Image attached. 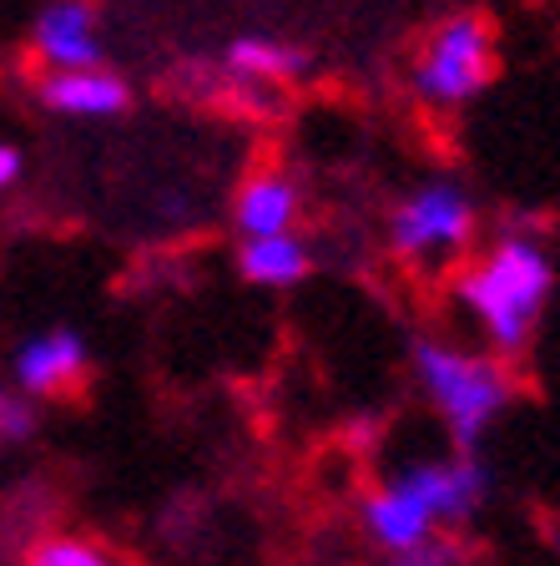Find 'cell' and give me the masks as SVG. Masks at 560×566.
Returning <instances> with one entry per match:
<instances>
[{
	"mask_svg": "<svg viewBox=\"0 0 560 566\" xmlns=\"http://www.w3.org/2000/svg\"><path fill=\"white\" fill-rule=\"evenodd\" d=\"M450 294L479 324L495 354H520L536 339V324L556 294V259L530 233H505L475 263L450 279Z\"/></svg>",
	"mask_w": 560,
	"mask_h": 566,
	"instance_id": "6da1fadb",
	"label": "cell"
},
{
	"mask_svg": "<svg viewBox=\"0 0 560 566\" xmlns=\"http://www.w3.org/2000/svg\"><path fill=\"white\" fill-rule=\"evenodd\" d=\"M409 365H414V379L430 395V405L440 410L455 450L475 455L485 430L500 420V410L515 395L505 365L495 354H469V349H455V344L424 339V334L409 339Z\"/></svg>",
	"mask_w": 560,
	"mask_h": 566,
	"instance_id": "7a4b0ae2",
	"label": "cell"
},
{
	"mask_svg": "<svg viewBox=\"0 0 560 566\" xmlns=\"http://www.w3.org/2000/svg\"><path fill=\"white\" fill-rule=\"evenodd\" d=\"M495 82V25L479 11L444 15L409 61V96L430 112H455Z\"/></svg>",
	"mask_w": 560,
	"mask_h": 566,
	"instance_id": "3957f363",
	"label": "cell"
},
{
	"mask_svg": "<svg viewBox=\"0 0 560 566\" xmlns=\"http://www.w3.org/2000/svg\"><path fill=\"white\" fill-rule=\"evenodd\" d=\"M479 208L455 177H430L409 188L389 212V248L409 263H444L459 259L475 243Z\"/></svg>",
	"mask_w": 560,
	"mask_h": 566,
	"instance_id": "277c9868",
	"label": "cell"
},
{
	"mask_svg": "<svg viewBox=\"0 0 560 566\" xmlns=\"http://www.w3.org/2000/svg\"><path fill=\"white\" fill-rule=\"evenodd\" d=\"M25 46L46 71H86L106 66V41H102V11L96 0H46L35 11Z\"/></svg>",
	"mask_w": 560,
	"mask_h": 566,
	"instance_id": "5b68a950",
	"label": "cell"
},
{
	"mask_svg": "<svg viewBox=\"0 0 560 566\" xmlns=\"http://www.w3.org/2000/svg\"><path fill=\"white\" fill-rule=\"evenodd\" d=\"M86 369H92V349H86V339L76 329H66V324L35 334V339H25L21 349L11 354V379L25 400L66 395V389H76L86 379Z\"/></svg>",
	"mask_w": 560,
	"mask_h": 566,
	"instance_id": "8992f818",
	"label": "cell"
},
{
	"mask_svg": "<svg viewBox=\"0 0 560 566\" xmlns=\"http://www.w3.org/2000/svg\"><path fill=\"white\" fill-rule=\"evenodd\" d=\"M35 102L51 117L71 122H112L131 106V82L112 66H86V71H46L35 86Z\"/></svg>",
	"mask_w": 560,
	"mask_h": 566,
	"instance_id": "52a82bcc",
	"label": "cell"
},
{
	"mask_svg": "<svg viewBox=\"0 0 560 566\" xmlns=\"http://www.w3.org/2000/svg\"><path fill=\"white\" fill-rule=\"evenodd\" d=\"M399 481L420 495L434 521H469L485 506V495H490V471L475 455L420 460V465H404Z\"/></svg>",
	"mask_w": 560,
	"mask_h": 566,
	"instance_id": "ba28073f",
	"label": "cell"
},
{
	"mask_svg": "<svg viewBox=\"0 0 560 566\" xmlns=\"http://www.w3.org/2000/svg\"><path fill=\"white\" fill-rule=\"evenodd\" d=\"M298 212H304V188L283 167H263V172L243 177L233 192V228L243 238L293 233Z\"/></svg>",
	"mask_w": 560,
	"mask_h": 566,
	"instance_id": "9c48e42d",
	"label": "cell"
},
{
	"mask_svg": "<svg viewBox=\"0 0 560 566\" xmlns=\"http://www.w3.org/2000/svg\"><path fill=\"white\" fill-rule=\"evenodd\" d=\"M222 71L233 82H253V86H298L314 71V51L283 35H263V31H243L222 46Z\"/></svg>",
	"mask_w": 560,
	"mask_h": 566,
	"instance_id": "30bf717a",
	"label": "cell"
},
{
	"mask_svg": "<svg viewBox=\"0 0 560 566\" xmlns=\"http://www.w3.org/2000/svg\"><path fill=\"white\" fill-rule=\"evenodd\" d=\"M359 516H363V531H369L373 542L384 546V552H394V556L399 552H414V546H424V542H434V516L424 511V501L409 491L399 475L384 485V491L363 495Z\"/></svg>",
	"mask_w": 560,
	"mask_h": 566,
	"instance_id": "8fae6325",
	"label": "cell"
},
{
	"mask_svg": "<svg viewBox=\"0 0 560 566\" xmlns=\"http://www.w3.org/2000/svg\"><path fill=\"white\" fill-rule=\"evenodd\" d=\"M237 273L253 289H298L314 273V253L298 238V228L273 238H243L237 243Z\"/></svg>",
	"mask_w": 560,
	"mask_h": 566,
	"instance_id": "7c38bea8",
	"label": "cell"
},
{
	"mask_svg": "<svg viewBox=\"0 0 560 566\" xmlns=\"http://www.w3.org/2000/svg\"><path fill=\"white\" fill-rule=\"evenodd\" d=\"M25 566H137V562H131V556H117L112 546L92 542V536L56 531V536H41V542L25 552Z\"/></svg>",
	"mask_w": 560,
	"mask_h": 566,
	"instance_id": "4fadbf2b",
	"label": "cell"
},
{
	"mask_svg": "<svg viewBox=\"0 0 560 566\" xmlns=\"http://www.w3.org/2000/svg\"><path fill=\"white\" fill-rule=\"evenodd\" d=\"M394 566H455V546L450 542H424L414 552H399Z\"/></svg>",
	"mask_w": 560,
	"mask_h": 566,
	"instance_id": "5bb4252c",
	"label": "cell"
},
{
	"mask_svg": "<svg viewBox=\"0 0 560 566\" xmlns=\"http://www.w3.org/2000/svg\"><path fill=\"white\" fill-rule=\"evenodd\" d=\"M21 172H25V153L15 147V142H0V198L21 182Z\"/></svg>",
	"mask_w": 560,
	"mask_h": 566,
	"instance_id": "9a60e30c",
	"label": "cell"
},
{
	"mask_svg": "<svg viewBox=\"0 0 560 566\" xmlns=\"http://www.w3.org/2000/svg\"><path fill=\"white\" fill-rule=\"evenodd\" d=\"M6 400H11V395H6V389H0V405H6Z\"/></svg>",
	"mask_w": 560,
	"mask_h": 566,
	"instance_id": "2e32d148",
	"label": "cell"
}]
</instances>
